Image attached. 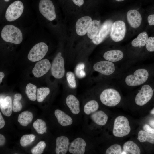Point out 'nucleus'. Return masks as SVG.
Segmentation results:
<instances>
[{"instance_id": "5701e85b", "label": "nucleus", "mask_w": 154, "mask_h": 154, "mask_svg": "<svg viewBox=\"0 0 154 154\" xmlns=\"http://www.w3.org/2000/svg\"><path fill=\"white\" fill-rule=\"evenodd\" d=\"M140 153L139 148L133 141H128L124 144L122 154H140Z\"/></svg>"}, {"instance_id": "1a4fd4ad", "label": "nucleus", "mask_w": 154, "mask_h": 154, "mask_svg": "<svg viewBox=\"0 0 154 154\" xmlns=\"http://www.w3.org/2000/svg\"><path fill=\"white\" fill-rule=\"evenodd\" d=\"M126 32L125 23L121 20L117 21L113 23L110 36L112 39L115 42L122 40L124 38Z\"/></svg>"}, {"instance_id": "f3484780", "label": "nucleus", "mask_w": 154, "mask_h": 154, "mask_svg": "<svg viewBox=\"0 0 154 154\" xmlns=\"http://www.w3.org/2000/svg\"><path fill=\"white\" fill-rule=\"evenodd\" d=\"M55 152L57 154H65L68 150L70 143L67 137L62 136L58 137L56 140Z\"/></svg>"}, {"instance_id": "bb28decb", "label": "nucleus", "mask_w": 154, "mask_h": 154, "mask_svg": "<svg viewBox=\"0 0 154 154\" xmlns=\"http://www.w3.org/2000/svg\"><path fill=\"white\" fill-rule=\"evenodd\" d=\"M137 139L141 142H149L154 144V134L149 133L145 131L140 130L138 133Z\"/></svg>"}, {"instance_id": "8fccbe9b", "label": "nucleus", "mask_w": 154, "mask_h": 154, "mask_svg": "<svg viewBox=\"0 0 154 154\" xmlns=\"http://www.w3.org/2000/svg\"><path fill=\"white\" fill-rule=\"evenodd\" d=\"M10 0H4V1H5L6 2H8L10 1Z\"/></svg>"}, {"instance_id": "2f4dec72", "label": "nucleus", "mask_w": 154, "mask_h": 154, "mask_svg": "<svg viewBox=\"0 0 154 154\" xmlns=\"http://www.w3.org/2000/svg\"><path fill=\"white\" fill-rule=\"evenodd\" d=\"M36 136L33 134H25L21 137L20 140L21 145L25 147L31 144L35 140Z\"/></svg>"}, {"instance_id": "a878e982", "label": "nucleus", "mask_w": 154, "mask_h": 154, "mask_svg": "<svg viewBox=\"0 0 154 154\" xmlns=\"http://www.w3.org/2000/svg\"><path fill=\"white\" fill-rule=\"evenodd\" d=\"M101 25L100 21L94 20L89 29L87 34L89 38L93 39L97 35Z\"/></svg>"}, {"instance_id": "09e8293b", "label": "nucleus", "mask_w": 154, "mask_h": 154, "mask_svg": "<svg viewBox=\"0 0 154 154\" xmlns=\"http://www.w3.org/2000/svg\"><path fill=\"white\" fill-rule=\"evenodd\" d=\"M116 0L117 1L120 2V1H123L124 0Z\"/></svg>"}, {"instance_id": "79ce46f5", "label": "nucleus", "mask_w": 154, "mask_h": 154, "mask_svg": "<svg viewBox=\"0 0 154 154\" xmlns=\"http://www.w3.org/2000/svg\"><path fill=\"white\" fill-rule=\"evenodd\" d=\"M5 125V122L3 117L1 113L0 112V129H2Z\"/></svg>"}, {"instance_id": "393cba45", "label": "nucleus", "mask_w": 154, "mask_h": 154, "mask_svg": "<svg viewBox=\"0 0 154 154\" xmlns=\"http://www.w3.org/2000/svg\"><path fill=\"white\" fill-rule=\"evenodd\" d=\"M148 38V35L146 32L140 33L137 37L133 40L132 45L135 47L144 46L146 44Z\"/></svg>"}, {"instance_id": "e433bc0d", "label": "nucleus", "mask_w": 154, "mask_h": 154, "mask_svg": "<svg viewBox=\"0 0 154 154\" xmlns=\"http://www.w3.org/2000/svg\"><path fill=\"white\" fill-rule=\"evenodd\" d=\"M19 100L14 98L13 101L12 110L15 112L20 111L22 108V105Z\"/></svg>"}, {"instance_id": "c756f323", "label": "nucleus", "mask_w": 154, "mask_h": 154, "mask_svg": "<svg viewBox=\"0 0 154 154\" xmlns=\"http://www.w3.org/2000/svg\"><path fill=\"white\" fill-rule=\"evenodd\" d=\"M36 86L31 84L29 83L26 86L25 93L29 99L32 101H35L37 99Z\"/></svg>"}, {"instance_id": "49530a36", "label": "nucleus", "mask_w": 154, "mask_h": 154, "mask_svg": "<svg viewBox=\"0 0 154 154\" xmlns=\"http://www.w3.org/2000/svg\"><path fill=\"white\" fill-rule=\"evenodd\" d=\"M150 113L154 115V108L151 110Z\"/></svg>"}, {"instance_id": "4be33fe9", "label": "nucleus", "mask_w": 154, "mask_h": 154, "mask_svg": "<svg viewBox=\"0 0 154 154\" xmlns=\"http://www.w3.org/2000/svg\"><path fill=\"white\" fill-rule=\"evenodd\" d=\"M90 117L95 123L101 126L105 125L108 119L107 115L101 110L96 111L93 113L91 115Z\"/></svg>"}, {"instance_id": "f257e3e1", "label": "nucleus", "mask_w": 154, "mask_h": 154, "mask_svg": "<svg viewBox=\"0 0 154 154\" xmlns=\"http://www.w3.org/2000/svg\"><path fill=\"white\" fill-rule=\"evenodd\" d=\"M2 39L4 41L16 44H20L23 40V34L21 29L12 24L5 25L0 33Z\"/></svg>"}, {"instance_id": "ddd939ff", "label": "nucleus", "mask_w": 154, "mask_h": 154, "mask_svg": "<svg viewBox=\"0 0 154 154\" xmlns=\"http://www.w3.org/2000/svg\"><path fill=\"white\" fill-rule=\"evenodd\" d=\"M51 66L50 62L47 59L40 60L35 64L32 70V73L36 77H41L47 72L51 68Z\"/></svg>"}, {"instance_id": "9d476101", "label": "nucleus", "mask_w": 154, "mask_h": 154, "mask_svg": "<svg viewBox=\"0 0 154 154\" xmlns=\"http://www.w3.org/2000/svg\"><path fill=\"white\" fill-rule=\"evenodd\" d=\"M153 93V90L149 85L143 86L136 95L135 99L136 103L140 106L145 105L151 99Z\"/></svg>"}, {"instance_id": "72a5a7b5", "label": "nucleus", "mask_w": 154, "mask_h": 154, "mask_svg": "<svg viewBox=\"0 0 154 154\" xmlns=\"http://www.w3.org/2000/svg\"><path fill=\"white\" fill-rule=\"evenodd\" d=\"M122 152L121 146L117 144L113 145L108 148L105 152L106 154H121Z\"/></svg>"}, {"instance_id": "f704fd0d", "label": "nucleus", "mask_w": 154, "mask_h": 154, "mask_svg": "<svg viewBox=\"0 0 154 154\" xmlns=\"http://www.w3.org/2000/svg\"><path fill=\"white\" fill-rule=\"evenodd\" d=\"M85 65L84 63L78 64L75 68V72L76 75L79 78H82L85 76L86 74L84 70Z\"/></svg>"}, {"instance_id": "b1692460", "label": "nucleus", "mask_w": 154, "mask_h": 154, "mask_svg": "<svg viewBox=\"0 0 154 154\" xmlns=\"http://www.w3.org/2000/svg\"><path fill=\"white\" fill-rule=\"evenodd\" d=\"M33 118V115L32 113L26 111L19 114L17 121L22 126H26L32 121Z\"/></svg>"}, {"instance_id": "ea45409f", "label": "nucleus", "mask_w": 154, "mask_h": 154, "mask_svg": "<svg viewBox=\"0 0 154 154\" xmlns=\"http://www.w3.org/2000/svg\"><path fill=\"white\" fill-rule=\"evenodd\" d=\"M147 20L149 25H154V14L149 15L148 17Z\"/></svg>"}, {"instance_id": "39448f33", "label": "nucleus", "mask_w": 154, "mask_h": 154, "mask_svg": "<svg viewBox=\"0 0 154 154\" xmlns=\"http://www.w3.org/2000/svg\"><path fill=\"white\" fill-rule=\"evenodd\" d=\"M40 15L42 17L49 21H52L56 18L55 8L50 0H40L38 5Z\"/></svg>"}, {"instance_id": "7ed1b4c3", "label": "nucleus", "mask_w": 154, "mask_h": 154, "mask_svg": "<svg viewBox=\"0 0 154 154\" xmlns=\"http://www.w3.org/2000/svg\"><path fill=\"white\" fill-rule=\"evenodd\" d=\"M100 99L102 103L104 105L113 107L119 103L121 97L119 92L116 90L108 88L102 92L100 96Z\"/></svg>"}, {"instance_id": "2eb2a0df", "label": "nucleus", "mask_w": 154, "mask_h": 154, "mask_svg": "<svg viewBox=\"0 0 154 154\" xmlns=\"http://www.w3.org/2000/svg\"><path fill=\"white\" fill-rule=\"evenodd\" d=\"M86 143L83 139L78 137L74 139L69 146V152L73 154H83L85 151Z\"/></svg>"}, {"instance_id": "0eeeda50", "label": "nucleus", "mask_w": 154, "mask_h": 154, "mask_svg": "<svg viewBox=\"0 0 154 154\" xmlns=\"http://www.w3.org/2000/svg\"><path fill=\"white\" fill-rule=\"evenodd\" d=\"M48 47L44 42H41L34 45L29 52L27 56L29 60L32 62L39 61L46 55Z\"/></svg>"}, {"instance_id": "c9c22d12", "label": "nucleus", "mask_w": 154, "mask_h": 154, "mask_svg": "<svg viewBox=\"0 0 154 154\" xmlns=\"http://www.w3.org/2000/svg\"><path fill=\"white\" fill-rule=\"evenodd\" d=\"M68 82L70 86L72 88L76 87V82L74 74L71 71L68 72L66 74Z\"/></svg>"}, {"instance_id": "423d86ee", "label": "nucleus", "mask_w": 154, "mask_h": 154, "mask_svg": "<svg viewBox=\"0 0 154 154\" xmlns=\"http://www.w3.org/2000/svg\"><path fill=\"white\" fill-rule=\"evenodd\" d=\"M149 73L144 68L139 69L136 70L133 74L127 76L125 79L127 85L130 86H136L144 83L147 80Z\"/></svg>"}, {"instance_id": "a18cd8bd", "label": "nucleus", "mask_w": 154, "mask_h": 154, "mask_svg": "<svg viewBox=\"0 0 154 154\" xmlns=\"http://www.w3.org/2000/svg\"><path fill=\"white\" fill-rule=\"evenodd\" d=\"M4 74L2 72H0V83L1 84L2 82V79L4 76Z\"/></svg>"}, {"instance_id": "4468645a", "label": "nucleus", "mask_w": 154, "mask_h": 154, "mask_svg": "<svg viewBox=\"0 0 154 154\" xmlns=\"http://www.w3.org/2000/svg\"><path fill=\"white\" fill-rule=\"evenodd\" d=\"M92 22V19L89 16H84L79 19L76 24L77 34L80 36L85 35L87 33Z\"/></svg>"}, {"instance_id": "412c9836", "label": "nucleus", "mask_w": 154, "mask_h": 154, "mask_svg": "<svg viewBox=\"0 0 154 154\" xmlns=\"http://www.w3.org/2000/svg\"><path fill=\"white\" fill-rule=\"evenodd\" d=\"M123 57V52L119 50H112L106 52L103 57L108 61L116 62L121 60Z\"/></svg>"}, {"instance_id": "dca6fc26", "label": "nucleus", "mask_w": 154, "mask_h": 154, "mask_svg": "<svg viewBox=\"0 0 154 154\" xmlns=\"http://www.w3.org/2000/svg\"><path fill=\"white\" fill-rule=\"evenodd\" d=\"M127 21L133 28H137L140 25L142 21V17L139 12L136 10L129 11L127 14Z\"/></svg>"}, {"instance_id": "7c9ffc66", "label": "nucleus", "mask_w": 154, "mask_h": 154, "mask_svg": "<svg viewBox=\"0 0 154 154\" xmlns=\"http://www.w3.org/2000/svg\"><path fill=\"white\" fill-rule=\"evenodd\" d=\"M37 99L38 102H42L50 93V90L47 87H41L37 88Z\"/></svg>"}, {"instance_id": "f03ea898", "label": "nucleus", "mask_w": 154, "mask_h": 154, "mask_svg": "<svg viewBox=\"0 0 154 154\" xmlns=\"http://www.w3.org/2000/svg\"><path fill=\"white\" fill-rule=\"evenodd\" d=\"M131 128L127 119L125 117L120 116L115 119L113 130V135L116 137H122L128 135Z\"/></svg>"}, {"instance_id": "4c0bfd02", "label": "nucleus", "mask_w": 154, "mask_h": 154, "mask_svg": "<svg viewBox=\"0 0 154 154\" xmlns=\"http://www.w3.org/2000/svg\"><path fill=\"white\" fill-rule=\"evenodd\" d=\"M147 50L149 52L154 51V37H150L148 38L146 44Z\"/></svg>"}, {"instance_id": "37998d69", "label": "nucleus", "mask_w": 154, "mask_h": 154, "mask_svg": "<svg viewBox=\"0 0 154 154\" xmlns=\"http://www.w3.org/2000/svg\"><path fill=\"white\" fill-rule=\"evenodd\" d=\"M5 142V139L4 136L2 134H0V145H3Z\"/></svg>"}, {"instance_id": "a211bd4d", "label": "nucleus", "mask_w": 154, "mask_h": 154, "mask_svg": "<svg viewBox=\"0 0 154 154\" xmlns=\"http://www.w3.org/2000/svg\"><path fill=\"white\" fill-rule=\"evenodd\" d=\"M0 108L3 114L7 116H10L11 114L12 110V100L9 96L4 98L0 96Z\"/></svg>"}, {"instance_id": "473e14b6", "label": "nucleus", "mask_w": 154, "mask_h": 154, "mask_svg": "<svg viewBox=\"0 0 154 154\" xmlns=\"http://www.w3.org/2000/svg\"><path fill=\"white\" fill-rule=\"evenodd\" d=\"M46 146L44 141H40L33 147L31 150L33 154H41L42 153Z\"/></svg>"}, {"instance_id": "6ab92c4d", "label": "nucleus", "mask_w": 154, "mask_h": 154, "mask_svg": "<svg viewBox=\"0 0 154 154\" xmlns=\"http://www.w3.org/2000/svg\"><path fill=\"white\" fill-rule=\"evenodd\" d=\"M54 114L59 123L63 126L70 125L73 123L71 117L60 110H56L54 112Z\"/></svg>"}, {"instance_id": "cd10ccee", "label": "nucleus", "mask_w": 154, "mask_h": 154, "mask_svg": "<svg viewBox=\"0 0 154 154\" xmlns=\"http://www.w3.org/2000/svg\"><path fill=\"white\" fill-rule=\"evenodd\" d=\"M98 108L99 104L98 102L95 100H91L85 104L84 111L86 114L89 115L96 111Z\"/></svg>"}, {"instance_id": "6e6552de", "label": "nucleus", "mask_w": 154, "mask_h": 154, "mask_svg": "<svg viewBox=\"0 0 154 154\" xmlns=\"http://www.w3.org/2000/svg\"><path fill=\"white\" fill-rule=\"evenodd\" d=\"M52 75L57 79H60L64 76L65 70L64 61L61 56V53L59 52L54 59L51 67Z\"/></svg>"}, {"instance_id": "f8f14e48", "label": "nucleus", "mask_w": 154, "mask_h": 154, "mask_svg": "<svg viewBox=\"0 0 154 154\" xmlns=\"http://www.w3.org/2000/svg\"><path fill=\"white\" fill-rule=\"evenodd\" d=\"M94 70L105 75L112 74L115 70L114 64L108 61H102L95 63L93 66Z\"/></svg>"}, {"instance_id": "9b49d317", "label": "nucleus", "mask_w": 154, "mask_h": 154, "mask_svg": "<svg viewBox=\"0 0 154 154\" xmlns=\"http://www.w3.org/2000/svg\"><path fill=\"white\" fill-rule=\"evenodd\" d=\"M113 23L112 21L107 20L101 25L97 35L92 39L94 44L98 45L101 43L110 34Z\"/></svg>"}, {"instance_id": "c03bdc74", "label": "nucleus", "mask_w": 154, "mask_h": 154, "mask_svg": "<svg viewBox=\"0 0 154 154\" xmlns=\"http://www.w3.org/2000/svg\"><path fill=\"white\" fill-rule=\"evenodd\" d=\"M22 97V95L21 94L19 93H16L14 96V98L18 99L19 100L21 99Z\"/></svg>"}, {"instance_id": "20e7f679", "label": "nucleus", "mask_w": 154, "mask_h": 154, "mask_svg": "<svg viewBox=\"0 0 154 154\" xmlns=\"http://www.w3.org/2000/svg\"><path fill=\"white\" fill-rule=\"evenodd\" d=\"M24 6L19 0L14 1L7 7L5 13L6 20L9 22H13L19 18L23 14Z\"/></svg>"}, {"instance_id": "de8ad7c7", "label": "nucleus", "mask_w": 154, "mask_h": 154, "mask_svg": "<svg viewBox=\"0 0 154 154\" xmlns=\"http://www.w3.org/2000/svg\"><path fill=\"white\" fill-rule=\"evenodd\" d=\"M150 122L152 123H153V124H152L151 125H153V126H154V121H152Z\"/></svg>"}, {"instance_id": "aec40b11", "label": "nucleus", "mask_w": 154, "mask_h": 154, "mask_svg": "<svg viewBox=\"0 0 154 154\" xmlns=\"http://www.w3.org/2000/svg\"><path fill=\"white\" fill-rule=\"evenodd\" d=\"M66 102L73 114H77L80 112L79 102L75 96L72 94L68 96L66 98Z\"/></svg>"}, {"instance_id": "c85d7f7f", "label": "nucleus", "mask_w": 154, "mask_h": 154, "mask_svg": "<svg viewBox=\"0 0 154 154\" xmlns=\"http://www.w3.org/2000/svg\"><path fill=\"white\" fill-rule=\"evenodd\" d=\"M33 126L36 132L39 134H42L46 132V123L41 119H37L33 122Z\"/></svg>"}, {"instance_id": "58836bf2", "label": "nucleus", "mask_w": 154, "mask_h": 154, "mask_svg": "<svg viewBox=\"0 0 154 154\" xmlns=\"http://www.w3.org/2000/svg\"><path fill=\"white\" fill-rule=\"evenodd\" d=\"M143 129L147 132L154 134V128H151L149 125L145 124L143 127Z\"/></svg>"}, {"instance_id": "a19ab883", "label": "nucleus", "mask_w": 154, "mask_h": 154, "mask_svg": "<svg viewBox=\"0 0 154 154\" xmlns=\"http://www.w3.org/2000/svg\"><path fill=\"white\" fill-rule=\"evenodd\" d=\"M74 4L80 7L84 3V0H72Z\"/></svg>"}]
</instances>
